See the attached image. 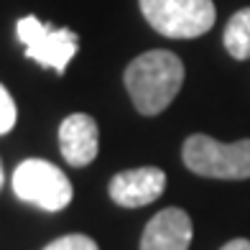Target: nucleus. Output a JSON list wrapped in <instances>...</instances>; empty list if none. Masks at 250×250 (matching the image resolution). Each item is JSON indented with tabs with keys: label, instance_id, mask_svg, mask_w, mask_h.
<instances>
[{
	"label": "nucleus",
	"instance_id": "nucleus-1",
	"mask_svg": "<svg viewBox=\"0 0 250 250\" xmlns=\"http://www.w3.org/2000/svg\"><path fill=\"white\" fill-rule=\"evenodd\" d=\"M125 89L141 115H158L174 102L184 84V64L174 51H146L125 69Z\"/></svg>",
	"mask_w": 250,
	"mask_h": 250
},
{
	"label": "nucleus",
	"instance_id": "nucleus-2",
	"mask_svg": "<svg viewBox=\"0 0 250 250\" xmlns=\"http://www.w3.org/2000/svg\"><path fill=\"white\" fill-rule=\"evenodd\" d=\"M181 158L189 171L207 179H250V138L220 143L204 133L184 141Z\"/></svg>",
	"mask_w": 250,
	"mask_h": 250
},
{
	"label": "nucleus",
	"instance_id": "nucleus-3",
	"mask_svg": "<svg viewBox=\"0 0 250 250\" xmlns=\"http://www.w3.org/2000/svg\"><path fill=\"white\" fill-rule=\"evenodd\" d=\"M13 191L43 212H59L72 202V181L59 166L43 158H26L13 171Z\"/></svg>",
	"mask_w": 250,
	"mask_h": 250
},
{
	"label": "nucleus",
	"instance_id": "nucleus-4",
	"mask_svg": "<svg viewBox=\"0 0 250 250\" xmlns=\"http://www.w3.org/2000/svg\"><path fill=\"white\" fill-rule=\"evenodd\" d=\"M141 13L161 36L197 39L214 26L212 0H141Z\"/></svg>",
	"mask_w": 250,
	"mask_h": 250
},
{
	"label": "nucleus",
	"instance_id": "nucleus-5",
	"mask_svg": "<svg viewBox=\"0 0 250 250\" xmlns=\"http://www.w3.org/2000/svg\"><path fill=\"white\" fill-rule=\"evenodd\" d=\"M16 33L21 43L26 46V56L41 66H51L56 72H64L66 64L74 59L79 49L77 33L69 28H54L49 23H41L36 16H26L16 23Z\"/></svg>",
	"mask_w": 250,
	"mask_h": 250
},
{
	"label": "nucleus",
	"instance_id": "nucleus-6",
	"mask_svg": "<svg viewBox=\"0 0 250 250\" xmlns=\"http://www.w3.org/2000/svg\"><path fill=\"white\" fill-rule=\"evenodd\" d=\"M166 189V174L158 166H138V168H125L115 174L107 187L110 199L120 207H146L156 202Z\"/></svg>",
	"mask_w": 250,
	"mask_h": 250
},
{
	"label": "nucleus",
	"instance_id": "nucleus-7",
	"mask_svg": "<svg viewBox=\"0 0 250 250\" xmlns=\"http://www.w3.org/2000/svg\"><path fill=\"white\" fill-rule=\"evenodd\" d=\"M59 148L64 161L74 168L92 164L100 151V128L95 118L87 112L66 115L59 125Z\"/></svg>",
	"mask_w": 250,
	"mask_h": 250
},
{
	"label": "nucleus",
	"instance_id": "nucleus-8",
	"mask_svg": "<svg viewBox=\"0 0 250 250\" xmlns=\"http://www.w3.org/2000/svg\"><path fill=\"white\" fill-rule=\"evenodd\" d=\"M194 225L181 207H166L148 220L141 237V250H189Z\"/></svg>",
	"mask_w": 250,
	"mask_h": 250
},
{
	"label": "nucleus",
	"instance_id": "nucleus-9",
	"mask_svg": "<svg viewBox=\"0 0 250 250\" xmlns=\"http://www.w3.org/2000/svg\"><path fill=\"white\" fill-rule=\"evenodd\" d=\"M225 49L230 51V56L237 62L250 59V8H240L230 21H227Z\"/></svg>",
	"mask_w": 250,
	"mask_h": 250
},
{
	"label": "nucleus",
	"instance_id": "nucleus-10",
	"mask_svg": "<svg viewBox=\"0 0 250 250\" xmlns=\"http://www.w3.org/2000/svg\"><path fill=\"white\" fill-rule=\"evenodd\" d=\"M18 120V110H16V102L10 97V92L0 84V135H5L13 130V125Z\"/></svg>",
	"mask_w": 250,
	"mask_h": 250
},
{
	"label": "nucleus",
	"instance_id": "nucleus-11",
	"mask_svg": "<svg viewBox=\"0 0 250 250\" xmlns=\"http://www.w3.org/2000/svg\"><path fill=\"white\" fill-rule=\"evenodd\" d=\"M43 250H100V248L87 235H64V237H56L54 243H49Z\"/></svg>",
	"mask_w": 250,
	"mask_h": 250
},
{
	"label": "nucleus",
	"instance_id": "nucleus-12",
	"mask_svg": "<svg viewBox=\"0 0 250 250\" xmlns=\"http://www.w3.org/2000/svg\"><path fill=\"white\" fill-rule=\"evenodd\" d=\"M220 250H250V240H245V237H235V240L225 243Z\"/></svg>",
	"mask_w": 250,
	"mask_h": 250
},
{
	"label": "nucleus",
	"instance_id": "nucleus-13",
	"mask_svg": "<svg viewBox=\"0 0 250 250\" xmlns=\"http://www.w3.org/2000/svg\"><path fill=\"white\" fill-rule=\"evenodd\" d=\"M3 181H5V174H3V164H0V187H3Z\"/></svg>",
	"mask_w": 250,
	"mask_h": 250
}]
</instances>
